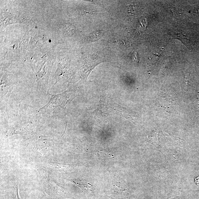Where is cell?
<instances>
[{
  "label": "cell",
  "instance_id": "6da1fadb",
  "mask_svg": "<svg viewBox=\"0 0 199 199\" xmlns=\"http://www.w3.org/2000/svg\"><path fill=\"white\" fill-rule=\"evenodd\" d=\"M64 31V33L66 35H72L75 33V28L72 24L67 23L65 24Z\"/></svg>",
  "mask_w": 199,
  "mask_h": 199
},
{
  "label": "cell",
  "instance_id": "7a4b0ae2",
  "mask_svg": "<svg viewBox=\"0 0 199 199\" xmlns=\"http://www.w3.org/2000/svg\"><path fill=\"white\" fill-rule=\"evenodd\" d=\"M128 8L129 9V13L133 14V13L135 11V9H134V7H133L132 6H128Z\"/></svg>",
  "mask_w": 199,
  "mask_h": 199
},
{
  "label": "cell",
  "instance_id": "3957f363",
  "mask_svg": "<svg viewBox=\"0 0 199 199\" xmlns=\"http://www.w3.org/2000/svg\"><path fill=\"white\" fill-rule=\"evenodd\" d=\"M195 182H196L197 185L199 186V176L195 179Z\"/></svg>",
  "mask_w": 199,
  "mask_h": 199
}]
</instances>
